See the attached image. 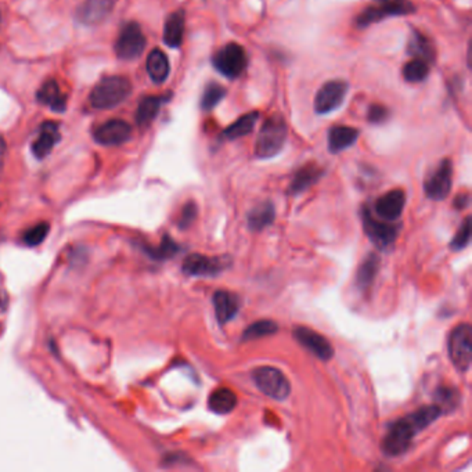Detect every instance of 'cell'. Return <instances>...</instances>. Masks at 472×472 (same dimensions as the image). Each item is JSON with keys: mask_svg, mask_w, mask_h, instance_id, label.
<instances>
[{"mask_svg": "<svg viewBox=\"0 0 472 472\" xmlns=\"http://www.w3.org/2000/svg\"><path fill=\"white\" fill-rule=\"evenodd\" d=\"M440 414V409L433 405L424 406L413 414L396 421L395 424H392L388 433L382 439V452L391 457L403 454L409 450L414 435L431 425L433 421L438 420Z\"/></svg>", "mask_w": 472, "mask_h": 472, "instance_id": "obj_1", "label": "cell"}, {"mask_svg": "<svg viewBox=\"0 0 472 472\" xmlns=\"http://www.w3.org/2000/svg\"><path fill=\"white\" fill-rule=\"evenodd\" d=\"M132 93V83L121 75L103 78L90 92L89 103L96 109H109L122 104Z\"/></svg>", "mask_w": 472, "mask_h": 472, "instance_id": "obj_2", "label": "cell"}, {"mask_svg": "<svg viewBox=\"0 0 472 472\" xmlns=\"http://www.w3.org/2000/svg\"><path fill=\"white\" fill-rule=\"evenodd\" d=\"M288 136V126L280 114L270 115L259 130L255 143V156L261 159L276 157L284 147Z\"/></svg>", "mask_w": 472, "mask_h": 472, "instance_id": "obj_3", "label": "cell"}, {"mask_svg": "<svg viewBox=\"0 0 472 472\" xmlns=\"http://www.w3.org/2000/svg\"><path fill=\"white\" fill-rule=\"evenodd\" d=\"M212 64L220 75L229 79H236L245 71L248 65V55L241 45L231 42L215 53Z\"/></svg>", "mask_w": 472, "mask_h": 472, "instance_id": "obj_4", "label": "cell"}, {"mask_svg": "<svg viewBox=\"0 0 472 472\" xmlns=\"http://www.w3.org/2000/svg\"><path fill=\"white\" fill-rule=\"evenodd\" d=\"M377 4L368 6L356 18L359 28H366L371 24L379 22L388 17L412 14L416 8L409 0H375Z\"/></svg>", "mask_w": 472, "mask_h": 472, "instance_id": "obj_5", "label": "cell"}, {"mask_svg": "<svg viewBox=\"0 0 472 472\" xmlns=\"http://www.w3.org/2000/svg\"><path fill=\"white\" fill-rule=\"evenodd\" d=\"M449 358L460 372L471 368L472 328L470 324L457 325L449 335Z\"/></svg>", "mask_w": 472, "mask_h": 472, "instance_id": "obj_6", "label": "cell"}, {"mask_svg": "<svg viewBox=\"0 0 472 472\" xmlns=\"http://www.w3.org/2000/svg\"><path fill=\"white\" fill-rule=\"evenodd\" d=\"M252 377L259 391L271 399L284 400L288 398L291 392L290 381L277 368H270V366L258 368L254 370Z\"/></svg>", "mask_w": 472, "mask_h": 472, "instance_id": "obj_7", "label": "cell"}, {"mask_svg": "<svg viewBox=\"0 0 472 472\" xmlns=\"http://www.w3.org/2000/svg\"><path fill=\"white\" fill-rule=\"evenodd\" d=\"M146 36L137 22H128L122 27L116 42L115 54L125 61H132L139 58L146 49Z\"/></svg>", "mask_w": 472, "mask_h": 472, "instance_id": "obj_8", "label": "cell"}, {"mask_svg": "<svg viewBox=\"0 0 472 472\" xmlns=\"http://www.w3.org/2000/svg\"><path fill=\"white\" fill-rule=\"evenodd\" d=\"M453 183V163L450 159H443L440 163L435 168L433 172L426 176L424 182V191L425 196L433 201H442L445 200L450 190Z\"/></svg>", "mask_w": 472, "mask_h": 472, "instance_id": "obj_9", "label": "cell"}, {"mask_svg": "<svg viewBox=\"0 0 472 472\" xmlns=\"http://www.w3.org/2000/svg\"><path fill=\"white\" fill-rule=\"evenodd\" d=\"M363 227L368 236V238L381 250L388 248L391 244L395 243L399 234V226L386 223L385 220L375 219L368 208H363L362 212Z\"/></svg>", "mask_w": 472, "mask_h": 472, "instance_id": "obj_10", "label": "cell"}, {"mask_svg": "<svg viewBox=\"0 0 472 472\" xmlns=\"http://www.w3.org/2000/svg\"><path fill=\"white\" fill-rule=\"evenodd\" d=\"M348 89H349L348 83L341 79H335V81H330L324 83L316 95V114L324 115V114H330L335 111L337 108H339L346 97Z\"/></svg>", "mask_w": 472, "mask_h": 472, "instance_id": "obj_11", "label": "cell"}, {"mask_svg": "<svg viewBox=\"0 0 472 472\" xmlns=\"http://www.w3.org/2000/svg\"><path fill=\"white\" fill-rule=\"evenodd\" d=\"M294 337L295 339L306 348L309 352H312L315 356H317L323 362H328L334 356V348L331 342L323 337L321 334L316 332L309 327H297L294 330Z\"/></svg>", "mask_w": 472, "mask_h": 472, "instance_id": "obj_12", "label": "cell"}, {"mask_svg": "<svg viewBox=\"0 0 472 472\" xmlns=\"http://www.w3.org/2000/svg\"><path fill=\"white\" fill-rule=\"evenodd\" d=\"M227 266H229L227 258H210L201 254H193L184 259L182 269L183 273H186L187 276L210 277L217 276Z\"/></svg>", "mask_w": 472, "mask_h": 472, "instance_id": "obj_13", "label": "cell"}, {"mask_svg": "<svg viewBox=\"0 0 472 472\" xmlns=\"http://www.w3.org/2000/svg\"><path fill=\"white\" fill-rule=\"evenodd\" d=\"M95 140L102 146H119L132 136V126L123 119H109L95 130Z\"/></svg>", "mask_w": 472, "mask_h": 472, "instance_id": "obj_14", "label": "cell"}, {"mask_svg": "<svg viewBox=\"0 0 472 472\" xmlns=\"http://www.w3.org/2000/svg\"><path fill=\"white\" fill-rule=\"evenodd\" d=\"M116 0H85L78 8V21L85 25H97L115 8Z\"/></svg>", "mask_w": 472, "mask_h": 472, "instance_id": "obj_15", "label": "cell"}, {"mask_svg": "<svg viewBox=\"0 0 472 472\" xmlns=\"http://www.w3.org/2000/svg\"><path fill=\"white\" fill-rule=\"evenodd\" d=\"M406 204V194L403 190H391L375 203V212L382 220H396L403 213Z\"/></svg>", "mask_w": 472, "mask_h": 472, "instance_id": "obj_16", "label": "cell"}, {"mask_svg": "<svg viewBox=\"0 0 472 472\" xmlns=\"http://www.w3.org/2000/svg\"><path fill=\"white\" fill-rule=\"evenodd\" d=\"M60 126L57 122L48 121L41 125L39 136L32 143V154L38 159H43L52 153L54 146L60 142Z\"/></svg>", "mask_w": 472, "mask_h": 472, "instance_id": "obj_17", "label": "cell"}, {"mask_svg": "<svg viewBox=\"0 0 472 472\" xmlns=\"http://www.w3.org/2000/svg\"><path fill=\"white\" fill-rule=\"evenodd\" d=\"M186 28V14L183 10L173 11L165 21L163 43L172 49H177L183 43Z\"/></svg>", "mask_w": 472, "mask_h": 472, "instance_id": "obj_18", "label": "cell"}, {"mask_svg": "<svg viewBox=\"0 0 472 472\" xmlns=\"http://www.w3.org/2000/svg\"><path fill=\"white\" fill-rule=\"evenodd\" d=\"M324 175V169L316 163H308L298 169L288 186V193L291 196H298L312 187L316 182Z\"/></svg>", "mask_w": 472, "mask_h": 472, "instance_id": "obj_19", "label": "cell"}, {"mask_svg": "<svg viewBox=\"0 0 472 472\" xmlns=\"http://www.w3.org/2000/svg\"><path fill=\"white\" fill-rule=\"evenodd\" d=\"M213 308L216 320L220 324H226L240 311V299L229 291H216L213 295Z\"/></svg>", "mask_w": 472, "mask_h": 472, "instance_id": "obj_20", "label": "cell"}, {"mask_svg": "<svg viewBox=\"0 0 472 472\" xmlns=\"http://www.w3.org/2000/svg\"><path fill=\"white\" fill-rule=\"evenodd\" d=\"M359 137V130L352 126H334L328 132V150L332 154L352 147Z\"/></svg>", "mask_w": 472, "mask_h": 472, "instance_id": "obj_21", "label": "cell"}, {"mask_svg": "<svg viewBox=\"0 0 472 472\" xmlns=\"http://www.w3.org/2000/svg\"><path fill=\"white\" fill-rule=\"evenodd\" d=\"M36 99L41 104L48 105L55 112H64L67 109V97L54 79L46 81L41 86L36 93Z\"/></svg>", "mask_w": 472, "mask_h": 472, "instance_id": "obj_22", "label": "cell"}, {"mask_svg": "<svg viewBox=\"0 0 472 472\" xmlns=\"http://www.w3.org/2000/svg\"><path fill=\"white\" fill-rule=\"evenodd\" d=\"M147 74L157 85L163 83L170 72V64L166 54L161 49L151 50L147 57Z\"/></svg>", "mask_w": 472, "mask_h": 472, "instance_id": "obj_23", "label": "cell"}, {"mask_svg": "<svg viewBox=\"0 0 472 472\" xmlns=\"http://www.w3.org/2000/svg\"><path fill=\"white\" fill-rule=\"evenodd\" d=\"M169 100V96H146L140 100L137 112H136V122L139 126H149L158 115L159 109L163 103Z\"/></svg>", "mask_w": 472, "mask_h": 472, "instance_id": "obj_24", "label": "cell"}, {"mask_svg": "<svg viewBox=\"0 0 472 472\" xmlns=\"http://www.w3.org/2000/svg\"><path fill=\"white\" fill-rule=\"evenodd\" d=\"M258 121H259V112L258 111L248 112V114L240 116L229 128H226L222 133V137L224 140H236V139L244 137L254 130Z\"/></svg>", "mask_w": 472, "mask_h": 472, "instance_id": "obj_25", "label": "cell"}, {"mask_svg": "<svg viewBox=\"0 0 472 472\" xmlns=\"http://www.w3.org/2000/svg\"><path fill=\"white\" fill-rule=\"evenodd\" d=\"M237 406V396L229 388H219L210 393L208 407L216 414H229Z\"/></svg>", "mask_w": 472, "mask_h": 472, "instance_id": "obj_26", "label": "cell"}, {"mask_svg": "<svg viewBox=\"0 0 472 472\" xmlns=\"http://www.w3.org/2000/svg\"><path fill=\"white\" fill-rule=\"evenodd\" d=\"M379 257L377 254H370L368 258L360 263V267L358 270V274H356V284L360 290H368L371 287V284L374 283L375 277H377V273H378V269H379Z\"/></svg>", "mask_w": 472, "mask_h": 472, "instance_id": "obj_27", "label": "cell"}, {"mask_svg": "<svg viewBox=\"0 0 472 472\" xmlns=\"http://www.w3.org/2000/svg\"><path fill=\"white\" fill-rule=\"evenodd\" d=\"M409 54H412L414 58L425 60L426 62H431L435 60V48L431 43V41L422 35L420 31H413V35L409 42L407 48Z\"/></svg>", "mask_w": 472, "mask_h": 472, "instance_id": "obj_28", "label": "cell"}, {"mask_svg": "<svg viewBox=\"0 0 472 472\" xmlns=\"http://www.w3.org/2000/svg\"><path fill=\"white\" fill-rule=\"evenodd\" d=\"M274 220V205L271 203H263L255 207L248 215V227L254 231H261Z\"/></svg>", "mask_w": 472, "mask_h": 472, "instance_id": "obj_29", "label": "cell"}, {"mask_svg": "<svg viewBox=\"0 0 472 472\" xmlns=\"http://www.w3.org/2000/svg\"><path fill=\"white\" fill-rule=\"evenodd\" d=\"M429 74V62L421 58H413L403 67V76L407 82H422Z\"/></svg>", "mask_w": 472, "mask_h": 472, "instance_id": "obj_30", "label": "cell"}, {"mask_svg": "<svg viewBox=\"0 0 472 472\" xmlns=\"http://www.w3.org/2000/svg\"><path fill=\"white\" fill-rule=\"evenodd\" d=\"M435 402L436 406L440 409L442 413H449L452 412L460 400V395L454 388L449 386H442L435 392Z\"/></svg>", "mask_w": 472, "mask_h": 472, "instance_id": "obj_31", "label": "cell"}, {"mask_svg": "<svg viewBox=\"0 0 472 472\" xmlns=\"http://www.w3.org/2000/svg\"><path fill=\"white\" fill-rule=\"evenodd\" d=\"M224 97H226V89L216 82H210L205 86L204 93L201 96V108L204 111H210L216 105L220 104V102Z\"/></svg>", "mask_w": 472, "mask_h": 472, "instance_id": "obj_32", "label": "cell"}, {"mask_svg": "<svg viewBox=\"0 0 472 472\" xmlns=\"http://www.w3.org/2000/svg\"><path fill=\"white\" fill-rule=\"evenodd\" d=\"M277 324L271 320H261L257 321L254 324H251L250 327H247V330L243 334V339L244 341H251V339H258V338H263V337H269L271 334H274L277 331Z\"/></svg>", "mask_w": 472, "mask_h": 472, "instance_id": "obj_33", "label": "cell"}, {"mask_svg": "<svg viewBox=\"0 0 472 472\" xmlns=\"http://www.w3.org/2000/svg\"><path fill=\"white\" fill-rule=\"evenodd\" d=\"M49 230H50L49 223H46V222L38 223L24 233L22 241L29 247H36V245H39L45 241V238L49 234Z\"/></svg>", "mask_w": 472, "mask_h": 472, "instance_id": "obj_34", "label": "cell"}, {"mask_svg": "<svg viewBox=\"0 0 472 472\" xmlns=\"http://www.w3.org/2000/svg\"><path fill=\"white\" fill-rule=\"evenodd\" d=\"M470 240H471V219L470 216H467L460 229L457 230V233L454 234L450 243V248L453 251H461L470 244Z\"/></svg>", "mask_w": 472, "mask_h": 472, "instance_id": "obj_35", "label": "cell"}, {"mask_svg": "<svg viewBox=\"0 0 472 472\" xmlns=\"http://www.w3.org/2000/svg\"><path fill=\"white\" fill-rule=\"evenodd\" d=\"M179 251V247L176 245V243L169 238V237H165L161 243V245L158 247L157 250L153 252V257L156 259H166V258H170L173 257L176 252Z\"/></svg>", "mask_w": 472, "mask_h": 472, "instance_id": "obj_36", "label": "cell"}, {"mask_svg": "<svg viewBox=\"0 0 472 472\" xmlns=\"http://www.w3.org/2000/svg\"><path fill=\"white\" fill-rule=\"evenodd\" d=\"M388 116H389V111L384 105H370L368 111V119L370 123H374V125L382 123L388 119Z\"/></svg>", "mask_w": 472, "mask_h": 472, "instance_id": "obj_37", "label": "cell"}, {"mask_svg": "<svg viewBox=\"0 0 472 472\" xmlns=\"http://www.w3.org/2000/svg\"><path fill=\"white\" fill-rule=\"evenodd\" d=\"M197 216V205L194 203H189L184 205V208L182 210V215H180V220H179V226L182 229H186L189 227L194 219Z\"/></svg>", "mask_w": 472, "mask_h": 472, "instance_id": "obj_38", "label": "cell"}, {"mask_svg": "<svg viewBox=\"0 0 472 472\" xmlns=\"http://www.w3.org/2000/svg\"><path fill=\"white\" fill-rule=\"evenodd\" d=\"M468 203H470V196H468V194H459V196L454 198L453 205H454V208H457V210H463V208H466V207L468 205Z\"/></svg>", "mask_w": 472, "mask_h": 472, "instance_id": "obj_39", "label": "cell"}, {"mask_svg": "<svg viewBox=\"0 0 472 472\" xmlns=\"http://www.w3.org/2000/svg\"><path fill=\"white\" fill-rule=\"evenodd\" d=\"M4 153H6V140H4V137L0 135V159L3 158Z\"/></svg>", "mask_w": 472, "mask_h": 472, "instance_id": "obj_40", "label": "cell"}]
</instances>
